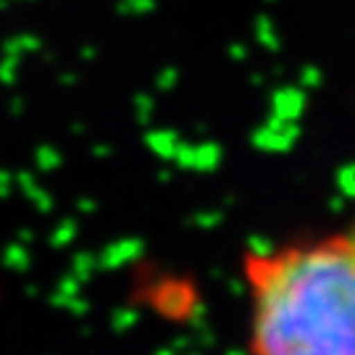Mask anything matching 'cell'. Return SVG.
<instances>
[{"mask_svg":"<svg viewBox=\"0 0 355 355\" xmlns=\"http://www.w3.org/2000/svg\"><path fill=\"white\" fill-rule=\"evenodd\" d=\"M353 237L250 253L253 355H353Z\"/></svg>","mask_w":355,"mask_h":355,"instance_id":"obj_1","label":"cell"},{"mask_svg":"<svg viewBox=\"0 0 355 355\" xmlns=\"http://www.w3.org/2000/svg\"><path fill=\"white\" fill-rule=\"evenodd\" d=\"M150 305L166 318H190L198 311V292L192 287V282L177 279V277H166L158 279L148 290Z\"/></svg>","mask_w":355,"mask_h":355,"instance_id":"obj_2","label":"cell"},{"mask_svg":"<svg viewBox=\"0 0 355 355\" xmlns=\"http://www.w3.org/2000/svg\"><path fill=\"white\" fill-rule=\"evenodd\" d=\"M300 108H303V95L300 92H279L277 95V116H279L282 121H292V119H297L300 114Z\"/></svg>","mask_w":355,"mask_h":355,"instance_id":"obj_3","label":"cell"},{"mask_svg":"<svg viewBox=\"0 0 355 355\" xmlns=\"http://www.w3.org/2000/svg\"><path fill=\"white\" fill-rule=\"evenodd\" d=\"M347 179H350V168H345V171H343V187H345V195H350V182H347Z\"/></svg>","mask_w":355,"mask_h":355,"instance_id":"obj_4","label":"cell"}]
</instances>
